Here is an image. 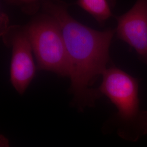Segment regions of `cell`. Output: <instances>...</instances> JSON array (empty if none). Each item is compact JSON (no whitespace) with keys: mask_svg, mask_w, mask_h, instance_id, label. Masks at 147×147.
<instances>
[{"mask_svg":"<svg viewBox=\"0 0 147 147\" xmlns=\"http://www.w3.org/2000/svg\"><path fill=\"white\" fill-rule=\"evenodd\" d=\"M68 6L62 0H42V8L55 18L61 27L68 58L73 104L82 110L94 106L103 96L98 88L90 87L108 68L116 31H98L84 25L70 16Z\"/></svg>","mask_w":147,"mask_h":147,"instance_id":"1","label":"cell"},{"mask_svg":"<svg viewBox=\"0 0 147 147\" xmlns=\"http://www.w3.org/2000/svg\"><path fill=\"white\" fill-rule=\"evenodd\" d=\"M98 88L118 112L106 123L124 140L135 142L147 135V110L140 107L139 80L115 66L108 67Z\"/></svg>","mask_w":147,"mask_h":147,"instance_id":"2","label":"cell"},{"mask_svg":"<svg viewBox=\"0 0 147 147\" xmlns=\"http://www.w3.org/2000/svg\"><path fill=\"white\" fill-rule=\"evenodd\" d=\"M39 70L69 77V64L62 33L53 16L43 12L25 25Z\"/></svg>","mask_w":147,"mask_h":147,"instance_id":"3","label":"cell"},{"mask_svg":"<svg viewBox=\"0 0 147 147\" xmlns=\"http://www.w3.org/2000/svg\"><path fill=\"white\" fill-rule=\"evenodd\" d=\"M4 44L11 50L10 80L16 90L23 94L34 79L37 67L25 25H11L1 31Z\"/></svg>","mask_w":147,"mask_h":147,"instance_id":"4","label":"cell"},{"mask_svg":"<svg viewBox=\"0 0 147 147\" xmlns=\"http://www.w3.org/2000/svg\"><path fill=\"white\" fill-rule=\"evenodd\" d=\"M117 37L135 49L147 64V0H137L124 14L116 16Z\"/></svg>","mask_w":147,"mask_h":147,"instance_id":"5","label":"cell"},{"mask_svg":"<svg viewBox=\"0 0 147 147\" xmlns=\"http://www.w3.org/2000/svg\"><path fill=\"white\" fill-rule=\"evenodd\" d=\"M75 4L92 16L100 25L113 16L116 0H77Z\"/></svg>","mask_w":147,"mask_h":147,"instance_id":"6","label":"cell"},{"mask_svg":"<svg viewBox=\"0 0 147 147\" xmlns=\"http://www.w3.org/2000/svg\"><path fill=\"white\" fill-rule=\"evenodd\" d=\"M7 5L19 8L28 16H35L42 8V0H3Z\"/></svg>","mask_w":147,"mask_h":147,"instance_id":"7","label":"cell"}]
</instances>
